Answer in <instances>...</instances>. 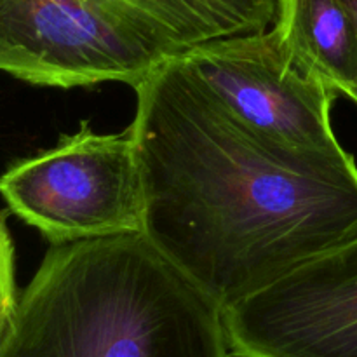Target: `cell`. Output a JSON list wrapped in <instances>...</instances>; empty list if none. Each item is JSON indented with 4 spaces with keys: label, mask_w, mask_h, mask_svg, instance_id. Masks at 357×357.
Returning <instances> with one entry per match:
<instances>
[{
    "label": "cell",
    "mask_w": 357,
    "mask_h": 357,
    "mask_svg": "<svg viewBox=\"0 0 357 357\" xmlns=\"http://www.w3.org/2000/svg\"><path fill=\"white\" fill-rule=\"evenodd\" d=\"M16 279H14V244L0 213V340L6 333L17 303Z\"/></svg>",
    "instance_id": "obj_8"
},
{
    "label": "cell",
    "mask_w": 357,
    "mask_h": 357,
    "mask_svg": "<svg viewBox=\"0 0 357 357\" xmlns=\"http://www.w3.org/2000/svg\"><path fill=\"white\" fill-rule=\"evenodd\" d=\"M136 91L143 234L222 309L357 237L347 150L278 149L171 58Z\"/></svg>",
    "instance_id": "obj_1"
},
{
    "label": "cell",
    "mask_w": 357,
    "mask_h": 357,
    "mask_svg": "<svg viewBox=\"0 0 357 357\" xmlns=\"http://www.w3.org/2000/svg\"><path fill=\"white\" fill-rule=\"evenodd\" d=\"M293 54L331 89L357 93V30L340 0H279L274 21Z\"/></svg>",
    "instance_id": "obj_7"
},
{
    "label": "cell",
    "mask_w": 357,
    "mask_h": 357,
    "mask_svg": "<svg viewBox=\"0 0 357 357\" xmlns=\"http://www.w3.org/2000/svg\"><path fill=\"white\" fill-rule=\"evenodd\" d=\"M10 211L51 244L143 232L142 169L131 131L96 135L86 121L51 150L0 176Z\"/></svg>",
    "instance_id": "obj_4"
},
{
    "label": "cell",
    "mask_w": 357,
    "mask_h": 357,
    "mask_svg": "<svg viewBox=\"0 0 357 357\" xmlns=\"http://www.w3.org/2000/svg\"><path fill=\"white\" fill-rule=\"evenodd\" d=\"M192 79L241 126L278 149L344 150L331 126L338 96L303 65L278 28L197 45L178 56Z\"/></svg>",
    "instance_id": "obj_5"
},
{
    "label": "cell",
    "mask_w": 357,
    "mask_h": 357,
    "mask_svg": "<svg viewBox=\"0 0 357 357\" xmlns=\"http://www.w3.org/2000/svg\"><path fill=\"white\" fill-rule=\"evenodd\" d=\"M342 3L345 6V9L349 10V14L352 16V20H354V24H356V30H357V0H340ZM352 101H356L357 103V93L352 96Z\"/></svg>",
    "instance_id": "obj_9"
},
{
    "label": "cell",
    "mask_w": 357,
    "mask_h": 357,
    "mask_svg": "<svg viewBox=\"0 0 357 357\" xmlns=\"http://www.w3.org/2000/svg\"><path fill=\"white\" fill-rule=\"evenodd\" d=\"M0 357H232L223 309L143 232L51 244Z\"/></svg>",
    "instance_id": "obj_2"
},
{
    "label": "cell",
    "mask_w": 357,
    "mask_h": 357,
    "mask_svg": "<svg viewBox=\"0 0 357 357\" xmlns=\"http://www.w3.org/2000/svg\"><path fill=\"white\" fill-rule=\"evenodd\" d=\"M180 54L124 0H0V72L33 86L135 89Z\"/></svg>",
    "instance_id": "obj_3"
},
{
    "label": "cell",
    "mask_w": 357,
    "mask_h": 357,
    "mask_svg": "<svg viewBox=\"0 0 357 357\" xmlns=\"http://www.w3.org/2000/svg\"><path fill=\"white\" fill-rule=\"evenodd\" d=\"M234 357H357V237L223 309Z\"/></svg>",
    "instance_id": "obj_6"
}]
</instances>
